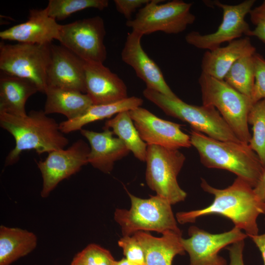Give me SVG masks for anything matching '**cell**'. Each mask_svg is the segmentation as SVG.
<instances>
[{"mask_svg": "<svg viewBox=\"0 0 265 265\" xmlns=\"http://www.w3.org/2000/svg\"><path fill=\"white\" fill-rule=\"evenodd\" d=\"M201 187L214 196L212 203L204 209L177 212L178 222L193 223L199 217L217 214L230 219L235 226L245 231L248 237L258 234L257 219L261 214L265 215V203L257 197L248 183L237 177L230 186L218 189L202 178Z\"/></svg>", "mask_w": 265, "mask_h": 265, "instance_id": "6da1fadb", "label": "cell"}, {"mask_svg": "<svg viewBox=\"0 0 265 265\" xmlns=\"http://www.w3.org/2000/svg\"><path fill=\"white\" fill-rule=\"evenodd\" d=\"M0 126L14 137L15 146L5 160V166L16 163L22 152L34 150L40 155L64 149L69 139L60 130L59 124L48 117L44 110H32L25 116L0 113Z\"/></svg>", "mask_w": 265, "mask_h": 265, "instance_id": "7a4b0ae2", "label": "cell"}, {"mask_svg": "<svg viewBox=\"0 0 265 265\" xmlns=\"http://www.w3.org/2000/svg\"><path fill=\"white\" fill-rule=\"evenodd\" d=\"M190 134L191 145L197 150L204 166L228 170L253 188L256 186L264 166L249 144L216 140L193 130Z\"/></svg>", "mask_w": 265, "mask_h": 265, "instance_id": "3957f363", "label": "cell"}, {"mask_svg": "<svg viewBox=\"0 0 265 265\" xmlns=\"http://www.w3.org/2000/svg\"><path fill=\"white\" fill-rule=\"evenodd\" d=\"M143 94L166 115L187 123L194 131L220 141L242 142L212 106L188 104L147 87Z\"/></svg>", "mask_w": 265, "mask_h": 265, "instance_id": "277c9868", "label": "cell"}, {"mask_svg": "<svg viewBox=\"0 0 265 265\" xmlns=\"http://www.w3.org/2000/svg\"><path fill=\"white\" fill-rule=\"evenodd\" d=\"M203 105L212 106L237 137L248 144L251 138L247 121L253 104L251 98L238 91L224 80L201 73L199 78Z\"/></svg>", "mask_w": 265, "mask_h": 265, "instance_id": "5b68a950", "label": "cell"}, {"mask_svg": "<svg viewBox=\"0 0 265 265\" xmlns=\"http://www.w3.org/2000/svg\"><path fill=\"white\" fill-rule=\"evenodd\" d=\"M131 206L129 210L116 209L114 218L121 227L123 236L138 231H154L161 234L170 231L180 232L171 204L158 195L142 199L127 190Z\"/></svg>", "mask_w": 265, "mask_h": 265, "instance_id": "8992f818", "label": "cell"}, {"mask_svg": "<svg viewBox=\"0 0 265 265\" xmlns=\"http://www.w3.org/2000/svg\"><path fill=\"white\" fill-rule=\"evenodd\" d=\"M51 44L0 42L1 72L28 80L36 84L39 92L45 94Z\"/></svg>", "mask_w": 265, "mask_h": 265, "instance_id": "52a82bcc", "label": "cell"}, {"mask_svg": "<svg viewBox=\"0 0 265 265\" xmlns=\"http://www.w3.org/2000/svg\"><path fill=\"white\" fill-rule=\"evenodd\" d=\"M186 160L179 150L148 145L146 155V181L156 195L171 205L183 201L186 192L179 186L177 176Z\"/></svg>", "mask_w": 265, "mask_h": 265, "instance_id": "ba28073f", "label": "cell"}, {"mask_svg": "<svg viewBox=\"0 0 265 265\" xmlns=\"http://www.w3.org/2000/svg\"><path fill=\"white\" fill-rule=\"evenodd\" d=\"M161 1L150 0L126 26L143 36L157 31L178 34L194 22L196 17L190 12L193 3L174 0L159 4Z\"/></svg>", "mask_w": 265, "mask_h": 265, "instance_id": "9c48e42d", "label": "cell"}, {"mask_svg": "<svg viewBox=\"0 0 265 265\" xmlns=\"http://www.w3.org/2000/svg\"><path fill=\"white\" fill-rule=\"evenodd\" d=\"M103 19L95 16L61 25L57 40L86 62L103 63L106 58Z\"/></svg>", "mask_w": 265, "mask_h": 265, "instance_id": "30bf717a", "label": "cell"}, {"mask_svg": "<svg viewBox=\"0 0 265 265\" xmlns=\"http://www.w3.org/2000/svg\"><path fill=\"white\" fill-rule=\"evenodd\" d=\"M255 2V0H245L238 4L229 5L215 1L214 4L221 9L223 14L222 22L216 30L207 34L191 31L185 36L186 42L198 49L211 51L243 35L248 37L251 29L245 18Z\"/></svg>", "mask_w": 265, "mask_h": 265, "instance_id": "8fae6325", "label": "cell"}, {"mask_svg": "<svg viewBox=\"0 0 265 265\" xmlns=\"http://www.w3.org/2000/svg\"><path fill=\"white\" fill-rule=\"evenodd\" d=\"M90 150L88 144L80 139L66 149L48 153L44 160L37 162L43 179L41 197H48L61 181L76 174L88 163Z\"/></svg>", "mask_w": 265, "mask_h": 265, "instance_id": "7c38bea8", "label": "cell"}, {"mask_svg": "<svg viewBox=\"0 0 265 265\" xmlns=\"http://www.w3.org/2000/svg\"><path fill=\"white\" fill-rule=\"evenodd\" d=\"M188 234L189 237L182 238V243L189 255V265H228L225 259L219 255V251L248 237L236 226L227 232L212 234L191 226L188 228Z\"/></svg>", "mask_w": 265, "mask_h": 265, "instance_id": "4fadbf2b", "label": "cell"}, {"mask_svg": "<svg viewBox=\"0 0 265 265\" xmlns=\"http://www.w3.org/2000/svg\"><path fill=\"white\" fill-rule=\"evenodd\" d=\"M129 113L140 137L148 145L176 150L192 146L190 136L181 130V125L162 119L140 106Z\"/></svg>", "mask_w": 265, "mask_h": 265, "instance_id": "5bb4252c", "label": "cell"}, {"mask_svg": "<svg viewBox=\"0 0 265 265\" xmlns=\"http://www.w3.org/2000/svg\"><path fill=\"white\" fill-rule=\"evenodd\" d=\"M47 85L86 93L85 62L62 45L51 44Z\"/></svg>", "mask_w": 265, "mask_h": 265, "instance_id": "9a60e30c", "label": "cell"}, {"mask_svg": "<svg viewBox=\"0 0 265 265\" xmlns=\"http://www.w3.org/2000/svg\"><path fill=\"white\" fill-rule=\"evenodd\" d=\"M142 36L133 31L128 33L121 52L122 60L133 69L147 88L171 98H179L166 82L159 67L143 49L141 44Z\"/></svg>", "mask_w": 265, "mask_h": 265, "instance_id": "2e32d148", "label": "cell"}, {"mask_svg": "<svg viewBox=\"0 0 265 265\" xmlns=\"http://www.w3.org/2000/svg\"><path fill=\"white\" fill-rule=\"evenodd\" d=\"M61 25L49 16L46 8L32 9L27 21L0 31V38L18 43L49 44L57 40Z\"/></svg>", "mask_w": 265, "mask_h": 265, "instance_id": "e0dca14e", "label": "cell"}, {"mask_svg": "<svg viewBox=\"0 0 265 265\" xmlns=\"http://www.w3.org/2000/svg\"><path fill=\"white\" fill-rule=\"evenodd\" d=\"M86 94L93 105L116 102L127 97V88L118 76L102 63H85Z\"/></svg>", "mask_w": 265, "mask_h": 265, "instance_id": "ac0fdd59", "label": "cell"}, {"mask_svg": "<svg viewBox=\"0 0 265 265\" xmlns=\"http://www.w3.org/2000/svg\"><path fill=\"white\" fill-rule=\"evenodd\" d=\"M80 131L90 144L88 163L103 173L111 172L114 163L130 152L120 138L113 136L114 134L110 129H103L102 132L83 129Z\"/></svg>", "mask_w": 265, "mask_h": 265, "instance_id": "d6986e66", "label": "cell"}, {"mask_svg": "<svg viewBox=\"0 0 265 265\" xmlns=\"http://www.w3.org/2000/svg\"><path fill=\"white\" fill-rule=\"evenodd\" d=\"M256 53V48L248 36L233 40L226 46L205 52L201 62L202 72L224 80L237 60Z\"/></svg>", "mask_w": 265, "mask_h": 265, "instance_id": "ffe728a7", "label": "cell"}, {"mask_svg": "<svg viewBox=\"0 0 265 265\" xmlns=\"http://www.w3.org/2000/svg\"><path fill=\"white\" fill-rule=\"evenodd\" d=\"M134 235L145 254V265H172L177 255H184L182 231H170L155 237L147 232L138 231Z\"/></svg>", "mask_w": 265, "mask_h": 265, "instance_id": "44dd1931", "label": "cell"}, {"mask_svg": "<svg viewBox=\"0 0 265 265\" xmlns=\"http://www.w3.org/2000/svg\"><path fill=\"white\" fill-rule=\"evenodd\" d=\"M39 92L32 81L0 72V113L25 116L28 99Z\"/></svg>", "mask_w": 265, "mask_h": 265, "instance_id": "7402d4cb", "label": "cell"}, {"mask_svg": "<svg viewBox=\"0 0 265 265\" xmlns=\"http://www.w3.org/2000/svg\"><path fill=\"white\" fill-rule=\"evenodd\" d=\"M45 94V113L61 114L67 120L82 115L93 105L86 93L78 91L48 87Z\"/></svg>", "mask_w": 265, "mask_h": 265, "instance_id": "603a6c76", "label": "cell"}, {"mask_svg": "<svg viewBox=\"0 0 265 265\" xmlns=\"http://www.w3.org/2000/svg\"><path fill=\"white\" fill-rule=\"evenodd\" d=\"M143 102L141 98L132 96L112 103L92 105L82 115L60 123V130L63 133L80 131L89 123L109 118L120 112L130 111L140 107Z\"/></svg>", "mask_w": 265, "mask_h": 265, "instance_id": "cb8c5ba5", "label": "cell"}, {"mask_svg": "<svg viewBox=\"0 0 265 265\" xmlns=\"http://www.w3.org/2000/svg\"><path fill=\"white\" fill-rule=\"evenodd\" d=\"M37 238L32 232L19 228L0 226V265H10L32 251Z\"/></svg>", "mask_w": 265, "mask_h": 265, "instance_id": "d4e9b609", "label": "cell"}, {"mask_svg": "<svg viewBox=\"0 0 265 265\" xmlns=\"http://www.w3.org/2000/svg\"><path fill=\"white\" fill-rule=\"evenodd\" d=\"M103 129H111L135 158L140 161H146L148 145L140 137L129 111L120 112L106 120Z\"/></svg>", "mask_w": 265, "mask_h": 265, "instance_id": "484cf974", "label": "cell"}, {"mask_svg": "<svg viewBox=\"0 0 265 265\" xmlns=\"http://www.w3.org/2000/svg\"><path fill=\"white\" fill-rule=\"evenodd\" d=\"M254 54L244 56L237 60L224 79L238 91L250 98L255 81Z\"/></svg>", "mask_w": 265, "mask_h": 265, "instance_id": "4316f807", "label": "cell"}, {"mask_svg": "<svg viewBox=\"0 0 265 265\" xmlns=\"http://www.w3.org/2000/svg\"><path fill=\"white\" fill-rule=\"evenodd\" d=\"M252 126L253 134L249 143L263 165L265 166V99L253 105L247 118Z\"/></svg>", "mask_w": 265, "mask_h": 265, "instance_id": "83f0119b", "label": "cell"}, {"mask_svg": "<svg viewBox=\"0 0 265 265\" xmlns=\"http://www.w3.org/2000/svg\"><path fill=\"white\" fill-rule=\"evenodd\" d=\"M108 6L107 0H50L46 8L49 16L56 21L85 9L102 10Z\"/></svg>", "mask_w": 265, "mask_h": 265, "instance_id": "f1b7e54d", "label": "cell"}, {"mask_svg": "<svg viewBox=\"0 0 265 265\" xmlns=\"http://www.w3.org/2000/svg\"><path fill=\"white\" fill-rule=\"evenodd\" d=\"M85 265H115L116 260L108 250L91 243L75 256Z\"/></svg>", "mask_w": 265, "mask_h": 265, "instance_id": "f546056e", "label": "cell"}, {"mask_svg": "<svg viewBox=\"0 0 265 265\" xmlns=\"http://www.w3.org/2000/svg\"><path fill=\"white\" fill-rule=\"evenodd\" d=\"M118 244L122 249L125 258L138 265H145L143 249L134 235L123 236Z\"/></svg>", "mask_w": 265, "mask_h": 265, "instance_id": "4dcf8cb0", "label": "cell"}, {"mask_svg": "<svg viewBox=\"0 0 265 265\" xmlns=\"http://www.w3.org/2000/svg\"><path fill=\"white\" fill-rule=\"evenodd\" d=\"M254 63L255 81L251 96L253 104L265 99V59L256 53Z\"/></svg>", "mask_w": 265, "mask_h": 265, "instance_id": "1f68e13d", "label": "cell"}, {"mask_svg": "<svg viewBox=\"0 0 265 265\" xmlns=\"http://www.w3.org/2000/svg\"><path fill=\"white\" fill-rule=\"evenodd\" d=\"M113 1L117 10L127 19V20H130L131 19V15L136 9L143 7L150 0H114Z\"/></svg>", "mask_w": 265, "mask_h": 265, "instance_id": "d6a6232c", "label": "cell"}, {"mask_svg": "<svg viewBox=\"0 0 265 265\" xmlns=\"http://www.w3.org/2000/svg\"><path fill=\"white\" fill-rule=\"evenodd\" d=\"M244 240L237 241L226 247L229 253L230 262L228 265H244L243 257Z\"/></svg>", "mask_w": 265, "mask_h": 265, "instance_id": "836d02e7", "label": "cell"}, {"mask_svg": "<svg viewBox=\"0 0 265 265\" xmlns=\"http://www.w3.org/2000/svg\"><path fill=\"white\" fill-rule=\"evenodd\" d=\"M251 22L255 26L265 21V0L260 5L252 8L249 14Z\"/></svg>", "mask_w": 265, "mask_h": 265, "instance_id": "e575fe53", "label": "cell"}, {"mask_svg": "<svg viewBox=\"0 0 265 265\" xmlns=\"http://www.w3.org/2000/svg\"><path fill=\"white\" fill-rule=\"evenodd\" d=\"M253 190L259 200L265 203V166L259 181L253 187Z\"/></svg>", "mask_w": 265, "mask_h": 265, "instance_id": "d590c367", "label": "cell"}, {"mask_svg": "<svg viewBox=\"0 0 265 265\" xmlns=\"http://www.w3.org/2000/svg\"><path fill=\"white\" fill-rule=\"evenodd\" d=\"M254 242L261 252L264 265H265V233L249 237Z\"/></svg>", "mask_w": 265, "mask_h": 265, "instance_id": "8d00e7d4", "label": "cell"}, {"mask_svg": "<svg viewBox=\"0 0 265 265\" xmlns=\"http://www.w3.org/2000/svg\"><path fill=\"white\" fill-rule=\"evenodd\" d=\"M248 36H254L265 44V21L259 22L255 28L251 30Z\"/></svg>", "mask_w": 265, "mask_h": 265, "instance_id": "74e56055", "label": "cell"}, {"mask_svg": "<svg viewBox=\"0 0 265 265\" xmlns=\"http://www.w3.org/2000/svg\"><path fill=\"white\" fill-rule=\"evenodd\" d=\"M115 265H138L124 258L119 261H116Z\"/></svg>", "mask_w": 265, "mask_h": 265, "instance_id": "f35d334b", "label": "cell"}, {"mask_svg": "<svg viewBox=\"0 0 265 265\" xmlns=\"http://www.w3.org/2000/svg\"><path fill=\"white\" fill-rule=\"evenodd\" d=\"M71 265H85L82 263L80 260L75 257Z\"/></svg>", "mask_w": 265, "mask_h": 265, "instance_id": "ab89813d", "label": "cell"}]
</instances>
